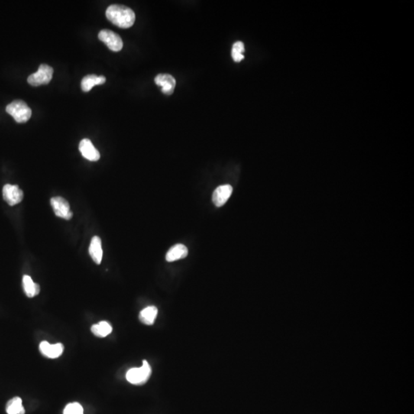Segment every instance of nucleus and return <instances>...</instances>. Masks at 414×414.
<instances>
[{
  "instance_id": "13",
  "label": "nucleus",
  "mask_w": 414,
  "mask_h": 414,
  "mask_svg": "<svg viewBox=\"0 0 414 414\" xmlns=\"http://www.w3.org/2000/svg\"><path fill=\"white\" fill-rule=\"evenodd\" d=\"M89 254L96 264H101L102 261L103 250L101 240L98 237H94L89 247Z\"/></svg>"
},
{
  "instance_id": "12",
  "label": "nucleus",
  "mask_w": 414,
  "mask_h": 414,
  "mask_svg": "<svg viewBox=\"0 0 414 414\" xmlns=\"http://www.w3.org/2000/svg\"><path fill=\"white\" fill-rule=\"evenodd\" d=\"M187 255L188 250L184 245L176 244L171 247L166 253V260L170 263L176 261V260L184 259Z\"/></svg>"
},
{
  "instance_id": "18",
  "label": "nucleus",
  "mask_w": 414,
  "mask_h": 414,
  "mask_svg": "<svg viewBox=\"0 0 414 414\" xmlns=\"http://www.w3.org/2000/svg\"><path fill=\"white\" fill-rule=\"evenodd\" d=\"M7 412L8 414H25V408L23 406V400L19 396L10 399L7 404Z\"/></svg>"
},
{
  "instance_id": "9",
  "label": "nucleus",
  "mask_w": 414,
  "mask_h": 414,
  "mask_svg": "<svg viewBox=\"0 0 414 414\" xmlns=\"http://www.w3.org/2000/svg\"><path fill=\"white\" fill-rule=\"evenodd\" d=\"M233 193V187L230 185L218 186L213 193V202L217 207L224 205Z\"/></svg>"
},
{
  "instance_id": "10",
  "label": "nucleus",
  "mask_w": 414,
  "mask_h": 414,
  "mask_svg": "<svg viewBox=\"0 0 414 414\" xmlns=\"http://www.w3.org/2000/svg\"><path fill=\"white\" fill-rule=\"evenodd\" d=\"M79 150L85 158L90 161H98L100 159V153L94 147L89 139H83L79 144Z\"/></svg>"
},
{
  "instance_id": "4",
  "label": "nucleus",
  "mask_w": 414,
  "mask_h": 414,
  "mask_svg": "<svg viewBox=\"0 0 414 414\" xmlns=\"http://www.w3.org/2000/svg\"><path fill=\"white\" fill-rule=\"evenodd\" d=\"M53 69L50 66L42 64L39 70L36 73L30 75L28 78V82L33 86L48 85L53 79Z\"/></svg>"
},
{
  "instance_id": "19",
  "label": "nucleus",
  "mask_w": 414,
  "mask_h": 414,
  "mask_svg": "<svg viewBox=\"0 0 414 414\" xmlns=\"http://www.w3.org/2000/svg\"><path fill=\"white\" fill-rule=\"evenodd\" d=\"M245 52V46L243 42H237L234 43L232 49V57L234 62H240L244 59L243 53Z\"/></svg>"
},
{
  "instance_id": "14",
  "label": "nucleus",
  "mask_w": 414,
  "mask_h": 414,
  "mask_svg": "<svg viewBox=\"0 0 414 414\" xmlns=\"http://www.w3.org/2000/svg\"><path fill=\"white\" fill-rule=\"evenodd\" d=\"M106 82L105 76H97L95 75H86L82 81V89L83 92H90L95 85H103Z\"/></svg>"
},
{
  "instance_id": "1",
  "label": "nucleus",
  "mask_w": 414,
  "mask_h": 414,
  "mask_svg": "<svg viewBox=\"0 0 414 414\" xmlns=\"http://www.w3.org/2000/svg\"><path fill=\"white\" fill-rule=\"evenodd\" d=\"M106 17L116 27L121 29L131 28L135 22V14L131 9L123 5L114 4L106 10Z\"/></svg>"
},
{
  "instance_id": "8",
  "label": "nucleus",
  "mask_w": 414,
  "mask_h": 414,
  "mask_svg": "<svg viewBox=\"0 0 414 414\" xmlns=\"http://www.w3.org/2000/svg\"><path fill=\"white\" fill-rule=\"evenodd\" d=\"M155 83L162 87V92L165 95H170L174 92L176 80L172 75L168 74H160L154 79Z\"/></svg>"
},
{
  "instance_id": "16",
  "label": "nucleus",
  "mask_w": 414,
  "mask_h": 414,
  "mask_svg": "<svg viewBox=\"0 0 414 414\" xmlns=\"http://www.w3.org/2000/svg\"><path fill=\"white\" fill-rule=\"evenodd\" d=\"M23 285L25 293L29 298H33L40 294V286L38 284L35 283L30 276H23Z\"/></svg>"
},
{
  "instance_id": "6",
  "label": "nucleus",
  "mask_w": 414,
  "mask_h": 414,
  "mask_svg": "<svg viewBox=\"0 0 414 414\" xmlns=\"http://www.w3.org/2000/svg\"><path fill=\"white\" fill-rule=\"evenodd\" d=\"M51 205L53 207L55 214L60 218L65 220H71L72 218V211L70 210V205L66 199L61 197V196H56L51 199Z\"/></svg>"
},
{
  "instance_id": "7",
  "label": "nucleus",
  "mask_w": 414,
  "mask_h": 414,
  "mask_svg": "<svg viewBox=\"0 0 414 414\" xmlns=\"http://www.w3.org/2000/svg\"><path fill=\"white\" fill-rule=\"evenodd\" d=\"M3 196L10 205H15L22 202L23 192L17 185L7 184L3 189Z\"/></svg>"
},
{
  "instance_id": "11",
  "label": "nucleus",
  "mask_w": 414,
  "mask_h": 414,
  "mask_svg": "<svg viewBox=\"0 0 414 414\" xmlns=\"http://www.w3.org/2000/svg\"><path fill=\"white\" fill-rule=\"evenodd\" d=\"M40 351L45 357L53 359L58 358L63 353L64 346L61 343L51 344L48 341H43L40 343Z\"/></svg>"
},
{
  "instance_id": "15",
  "label": "nucleus",
  "mask_w": 414,
  "mask_h": 414,
  "mask_svg": "<svg viewBox=\"0 0 414 414\" xmlns=\"http://www.w3.org/2000/svg\"><path fill=\"white\" fill-rule=\"evenodd\" d=\"M158 314L157 307L148 306L142 310L139 315V319L146 325H152L154 323Z\"/></svg>"
},
{
  "instance_id": "17",
  "label": "nucleus",
  "mask_w": 414,
  "mask_h": 414,
  "mask_svg": "<svg viewBox=\"0 0 414 414\" xmlns=\"http://www.w3.org/2000/svg\"><path fill=\"white\" fill-rule=\"evenodd\" d=\"M91 330L98 338H105L112 332V327L107 321H101L96 325H92Z\"/></svg>"
},
{
  "instance_id": "3",
  "label": "nucleus",
  "mask_w": 414,
  "mask_h": 414,
  "mask_svg": "<svg viewBox=\"0 0 414 414\" xmlns=\"http://www.w3.org/2000/svg\"><path fill=\"white\" fill-rule=\"evenodd\" d=\"M151 372V367L148 362L144 360L141 367L130 369L126 374V378L129 383L132 384H144L150 378Z\"/></svg>"
},
{
  "instance_id": "5",
  "label": "nucleus",
  "mask_w": 414,
  "mask_h": 414,
  "mask_svg": "<svg viewBox=\"0 0 414 414\" xmlns=\"http://www.w3.org/2000/svg\"><path fill=\"white\" fill-rule=\"evenodd\" d=\"M98 39L105 43L110 50L119 52L123 48V41L119 35L108 30H103L98 34Z\"/></svg>"
},
{
  "instance_id": "2",
  "label": "nucleus",
  "mask_w": 414,
  "mask_h": 414,
  "mask_svg": "<svg viewBox=\"0 0 414 414\" xmlns=\"http://www.w3.org/2000/svg\"><path fill=\"white\" fill-rule=\"evenodd\" d=\"M7 112L18 123L27 122L32 116L31 108L22 100H16L10 103L7 105Z\"/></svg>"
},
{
  "instance_id": "20",
  "label": "nucleus",
  "mask_w": 414,
  "mask_h": 414,
  "mask_svg": "<svg viewBox=\"0 0 414 414\" xmlns=\"http://www.w3.org/2000/svg\"><path fill=\"white\" fill-rule=\"evenodd\" d=\"M63 414H84V409L80 403H69L64 409Z\"/></svg>"
}]
</instances>
